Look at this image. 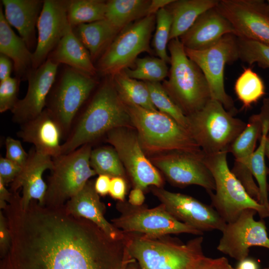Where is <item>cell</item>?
I'll list each match as a JSON object with an SVG mask.
<instances>
[{"label": "cell", "mask_w": 269, "mask_h": 269, "mask_svg": "<svg viewBox=\"0 0 269 269\" xmlns=\"http://www.w3.org/2000/svg\"><path fill=\"white\" fill-rule=\"evenodd\" d=\"M14 196L3 210L11 243L0 269H121L125 240H114L85 218Z\"/></svg>", "instance_id": "1"}, {"label": "cell", "mask_w": 269, "mask_h": 269, "mask_svg": "<svg viewBox=\"0 0 269 269\" xmlns=\"http://www.w3.org/2000/svg\"><path fill=\"white\" fill-rule=\"evenodd\" d=\"M107 77L85 110L75 118L68 136L62 144L61 154L91 144L112 130L133 128L112 78Z\"/></svg>", "instance_id": "2"}, {"label": "cell", "mask_w": 269, "mask_h": 269, "mask_svg": "<svg viewBox=\"0 0 269 269\" xmlns=\"http://www.w3.org/2000/svg\"><path fill=\"white\" fill-rule=\"evenodd\" d=\"M124 233L127 251L139 269H192L205 256L202 236L184 243L170 235L147 237Z\"/></svg>", "instance_id": "3"}, {"label": "cell", "mask_w": 269, "mask_h": 269, "mask_svg": "<svg viewBox=\"0 0 269 269\" xmlns=\"http://www.w3.org/2000/svg\"><path fill=\"white\" fill-rule=\"evenodd\" d=\"M124 104L144 152L155 155L174 151L203 153L188 130L171 117L158 110Z\"/></svg>", "instance_id": "4"}, {"label": "cell", "mask_w": 269, "mask_h": 269, "mask_svg": "<svg viewBox=\"0 0 269 269\" xmlns=\"http://www.w3.org/2000/svg\"><path fill=\"white\" fill-rule=\"evenodd\" d=\"M170 68L163 86L184 114L189 116L211 99L208 82L200 68L186 54L179 38L169 41Z\"/></svg>", "instance_id": "5"}, {"label": "cell", "mask_w": 269, "mask_h": 269, "mask_svg": "<svg viewBox=\"0 0 269 269\" xmlns=\"http://www.w3.org/2000/svg\"><path fill=\"white\" fill-rule=\"evenodd\" d=\"M187 117L188 130L205 154L228 153L247 124L212 99L202 109Z\"/></svg>", "instance_id": "6"}, {"label": "cell", "mask_w": 269, "mask_h": 269, "mask_svg": "<svg viewBox=\"0 0 269 269\" xmlns=\"http://www.w3.org/2000/svg\"><path fill=\"white\" fill-rule=\"evenodd\" d=\"M227 153H204L203 160L210 171L215 185V193H208L211 206L226 223L234 221L246 209L256 210L261 218L269 217L265 207L248 194L230 169Z\"/></svg>", "instance_id": "7"}, {"label": "cell", "mask_w": 269, "mask_h": 269, "mask_svg": "<svg viewBox=\"0 0 269 269\" xmlns=\"http://www.w3.org/2000/svg\"><path fill=\"white\" fill-rule=\"evenodd\" d=\"M91 144L52 158L43 205L61 207L78 193L97 174L90 164Z\"/></svg>", "instance_id": "8"}, {"label": "cell", "mask_w": 269, "mask_h": 269, "mask_svg": "<svg viewBox=\"0 0 269 269\" xmlns=\"http://www.w3.org/2000/svg\"><path fill=\"white\" fill-rule=\"evenodd\" d=\"M116 208L120 215L111 220L112 224L125 233L147 237L171 234H191L201 236L204 233L184 224L173 217L160 203L148 208L144 205L133 206L128 201H118Z\"/></svg>", "instance_id": "9"}, {"label": "cell", "mask_w": 269, "mask_h": 269, "mask_svg": "<svg viewBox=\"0 0 269 269\" xmlns=\"http://www.w3.org/2000/svg\"><path fill=\"white\" fill-rule=\"evenodd\" d=\"M155 23L156 14L148 15L122 30L101 55L97 71L113 76L130 68L140 53H151L150 40Z\"/></svg>", "instance_id": "10"}, {"label": "cell", "mask_w": 269, "mask_h": 269, "mask_svg": "<svg viewBox=\"0 0 269 269\" xmlns=\"http://www.w3.org/2000/svg\"><path fill=\"white\" fill-rule=\"evenodd\" d=\"M185 51L203 73L211 99L219 101L234 115L237 110L232 98L225 91L224 70L227 64L239 59L237 37L233 34H226L208 48L200 50L185 48Z\"/></svg>", "instance_id": "11"}, {"label": "cell", "mask_w": 269, "mask_h": 269, "mask_svg": "<svg viewBox=\"0 0 269 269\" xmlns=\"http://www.w3.org/2000/svg\"><path fill=\"white\" fill-rule=\"evenodd\" d=\"M97 85L93 76L69 67L65 69L46 103L60 125L64 140L68 136L79 111Z\"/></svg>", "instance_id": "12"}, {"label": "cell", "mask_w": 269, "mask_h": 269, "mask_svg": "<svg viewBox=\"0 0 269 269\" xmlns=\"http://www.w3.org/2000/svg\"><path fill=\"white\" fill-rule=\"evenodd\" d=\"M131 128H120L107 134V141L115 149L134 187L143 191L149 186L162 187L164 180L157 168L148 159L137 134Z\"/></svg>", "instance_id": "13"}, {"label": "cell", "mask_w": 269, "mask_h": 269, "mask_svg": "<svg viewBox=\"0 0 269 269\" xmlns=\"http://www.w3.org/2000/svg\"><path fill=\"white\" fill-rule=\"evenodd\" d=\"M216 8L236 36L269 45V10L264 0H220Z\"/></svg>", "instance_id": "14"}, {"label": "cell", "mask_w": 269, "mask_h": 269, "mask_svg": "<svg viewBox=\"0 0 269 269\" xmlns=\"http://www.w3.org/2000/svg\"><path fill=\"white\" fill-rule=\"evenodd\" d=\"M204 153L174 151L155 155L150 160L167 180L179 187L196 185L208 193L215 189L213 177L203 160Z\"/></svg>", "instance_id": "15"}, {"label": "cell", "mask_w": 269, "mask_h": 269, "mask_svg": "<svg viewBox=\"0 0 269 269\" xmlns=\"http://www.w3.org/2000/svg\"><path fill=\"white\" fill-rule=\"evenodd\" d=\"M256 213L253 209H246L234 221L226 223L217 250L239 262L247 258L251 247L269 250L266 226L263 221L255 220Z\"/></svg>", "instance_id": "16"}, {"label": "cell", "mask_w": 269, "mask_h": 269, "mask_svg": "<svg viewBox=\"0 0 269 269\" xmlns=\"http://www.w3.org/2000/svg\"><path fill=\"white\" fill-rule=\"evenodd\" d=\"M151 191L176 219L203 233L222 232L226 224L211 205L191 196L170 192L162 187H153Z\"/></svg>", "instance_id": "17"}, {"label": "cell", "mask_w": 269, "mask_h": 269, "mask_svg": "<svg viewBox=\"0 0 269 269\" xmlns=\"http://www.w3.org/2000/svg\"><path fill=\"white\" fill-rule=\"evenodd\" d=\"M58 64L50 58L28 74V89L25 97L18 100L11 111L14 123L20 125L34 119L44 110L54 83Z\"/></svg>", "instance_id": "18"}, {"label": "cell", "mask_w": 269, "mask_h": 269, "mask_svg": "<svg viewBox=\"0 0 269 269\" xmlns=\"http://www.w3.org/2000/svg\"><path fill=\"white\" fill-rule=\"evenodd\" d=\"M68 0H45L37 22L38 39L32 53V68L36 69L46 60L71 26L67 17Z\"/></svg>", "instance_id": "19"}, {"label": "cell", "mask_w": 269, "mask_h": 269, "mask_svg": "<svg viewBox=\"0 0 269 269\" xmlns=\"http://www.w3.org/2000/svg\"><path fill=\"white\" fill-rule=\"evenodd\" d=\"M262 127L260 114L252 115L246 128L233 142L228 151L235 158L232 172L248 194L259 203L260 191L252 173L250 163L257 140L261 136Z\"/></svg>", "instance_id": "20"}, {"label": "cell", "mask_w": 269, "mask_h": 269, "mask_svg": "<svg viewBox=\"0 0 269 269\" xmlns=\"http://www.w3.org/2000/svg\"><path fill=\"white\" fill-rule=\"evenodd\" d=\"M52 164V157L37 151L34 147L30 150L26 163L10 186V191L13 193L22 188L19 197L22 208H26L32 200L43 204L47 185L42 175L45 170L51 169Z\"/></svg>", "instance_id": "21"}, {"label": "cell", "mask_w": 269, "mask_h": 269, "mask_svg": "<svg viewBox=\"0 0 269 269\" xmlns=\"http://www.w3.org/2000/svg\"><path fill=\"white\" fill-rule=\"evenodd\" d=\"M17 135L23 141L33 144L36 150L42 154L52 158L61 154L63 131L47 108L34 119L20 125Z\"/></svg>", "instance_id": "22"}, {"label": "cell", "mask_w": 269, "mask_h": 269, "mask_svg": "<svg viewBox=\"0 0 269 269\" xmlns=\"http://www.w3.org/2000/svg\"><path fill=\"white\" fill-rule=\"evenodd\" d=\"M228 34L236 36L230 22L215 7L202 13L179 39L185 48L200 50L211 47Z\"/></svg>", "instance_id": "23"}, {"label": "cell", "mask_w": 269, "mask_h": 269, "mask_svg": "<svg viewBox=\"0 0 269 269\" xmlns=\"http://www.w3.org/2000/svg\"><path fill=\"white\" fill-rule=\"evenodd\" d=\"M69 213L91 221L109 238L119 241L125 239V233L105 217L106 207L94 187V181L89 180L84 187L64 205Z\"/></svg>", "instance_id": "24"}, {"label": "cell", "mask_w": 269, "mask_h": 269, "mask_svg": "<svg viewBox=\"0 0 269 269\" xmlns=\"http://www.w3.org/2000/svg\"><path fill=\"white\" fill-rule=\"evenodd\" d=\"M4 16L15 27L29 49L35 42V27L42 8L39 0H2Z\"/></svg>", "instance_id": "25"}, {"label": "cell", "mask_w": 269, "mask_h": 269, "mask_svg": "<svg viewBox=\"0 0 269 269\" xmlns=\"http://www.w3.org/2000/svg\"><path fill=\"white\" fill-rule=\"evenodd\" d=\"M0 52L10 58L17 78H27L32 68V53L24 40L12 30L0 8Z\"/></svg>", "instance_id": "26"}, {"label": "cell", "mask_w": 269, "mask_h": 269, "mask_svg": "<svg viewBox=\"0 0 269 269\" xmlns=\"http://www.w3.org/2000/svg\"><path fill=\"white\" fill-rule=\"evenodd\" d=\"M56 63H63L93 76L97 70L90 54L75 34L70 26L49 58Z\"/></svg>", "instance_id": "27"}, {"label": "cell", "mask_w": 269, "mask_h": 269, "mask_svg": "<svg viewBox=\"0 0 269 269\" xmlns=\"http://www.w3.org/2000/svg\"><path fill=\"white\" fill-rule=\"evenodd\" d=\"M218 0H174L166 8L172 16L169 41L179 38L204 12L216 6Z\"/></svg>", "instance_id": "28"}, {"label": "cell", "mask_w": 269, "mask_h": 269, "mask_svg": "<svg viewBox=\"0 0 269 269\" xmlns=\"http://www.w3.org/2000/svg\"><path fill=\"white\" fill-rule=\"evenodd\" d=\"M120 31L104 19L76 26L74 33L93 61L103 54Z\"/></svg>", "instance_id": "29"}, {"label": "cell", "mask_w": 269, "mask_h": 269, "mask_svg": "<svg viewBox=\"0 0 269 269\" xmlns=\"http://www.w3.org/2000/svg\"><path fill=\"white\" fill-rule=\"evenodd\" d=\"M150 0H110L107 1L105 19L120 31L147 16Z\"/></svg>", "instance_id": "30"}, {"label": "cell", "mask_w": 269, "mask_h": 269, "mask_svg": "<svg viewBox=\"0 0 269 269\" xmlns=\"http://www.w3.org/2000/svg\"><path fill=\"white\" fill-rule=\"evenodd\" d=\"M110 76H111L118 94L123 103L150 110H157L151 101L145 82L130 78L123 71Z\"/></svg>", "instance_id": "31"}, {"label": "cell", "mask_w": 269, "mask_h": 269, "mask_svg": "<svg viewBox=\"0 0 269 269\" xmlns=\"http://www.w3.org/2000/svg\"><path fill=\"white\" fill-rule=\"evenodd\" d=\"M262 121V131L259 146L255 149L251 158L250 168L258 186L260 203L264 206L269 213V188L267 182V168L266 165V144L269 133V116L260 115Z\"/></svg>", "instance_id": "32"}, {"label": "cell", "mask_w": 269, "mask_h": 269, "mask_svg": "<svg viewBox=\"0 0 269 269\" xmlns=\"http://www.w3.org/2000/svg\"><path fill=\"white\" fill-rule=\"evenodd\" d=\"M107 1L102 0H68L67 17L73 28L81 24L104 19Z\"/></svg>", "instance_id": "33"}, {"label": "cell", "mask_w": 269, "mask_h": 269, "mask_svg": "<svg viewBox=\"0 0 269 269\" xmlns=\"http://www.w3.org/2000/svg\"><path fill=\"white\" fill-rule=\"evenodd\" d=\"M234 90L243 108L248 109L265 94L264 83L251 67L245 68L236 80Z\"/></svg>", "instance_id": "34"}, {"label": "cell", "mask_w": 269, "mask_h": 269, "mask_svg": "<svg viewBox=\"0 0 269 269\" xmlns=\"http://www.w3.org/2000/svg\"><path fill=\"white\" fill-rule=\"evenodd\" d=\"M90 164L97 174L126 179L125 167L113 147L102 146L92 149Z\"/></svg>", "instance_id": "35"}, {"label": "cell", "mask_w": 269, "mask_h": 269, "mask_svg": "<svg viewBox=\"0 0 269 269\" xmlns=\"http://www.w3.org/2000/svg\"><path fill=\"white\" fill-rule=\"evenodd\" d=\"M134 63V68L123 70L130 78L143 82H160L168 76L167 63L159 58H137Z\"/></svg>", "instance_id": "36"}, {"label": "cell", "mask_w": 269, "mask_h": 269, "mask_svg": "<svg viewBox=\"0 0 269 269\" xmlns=\"http://www.w3.org/2000/svg\"><path fill=\"white\" fill-rule=\"evenodd\" d=\"M151 101L158 111L173 118L188 130V120L181 109L174 102L160 82H145Z\"/></svg>", "instance_id": "37"}, {"label": "cell", "mask_w": 269, "mask_h": 269, "mask_svg": "<svg viewBox=\"0 0 269 269\" xmlns=\"http://www.w3.org/2000/svg\"><path fill=\"white\" fill-rule=\"evenodd\" d=\"M172 25V16L165 7L156 13L155 29L152 44L158 58L167 63H170V58L167 52L168 43Z\"/></svg>", "instance_id": "38"}, {"label": "cell", "mask_w": 269, "mask_h": 269, "mask_svg": "<svg viewBox=\"0 0 269 269\" xmlns=\"http://www.w3.org/2000/svg\"><path fill=\"white\" fill-rule=\"evenodd\" d=\"M237 45L239 59L250 65L257 63L262 68H269V44L237 37Z\"/></svg>", "instance_id": "39"}, {"label": "cell", "mask_w": 269, "mask_h": 269, "mask_svg": "<svg viewBox=\"0 0 269 269\" xmlns=\"http://www.w3.org/2000/svg\"><path fill=\"white\" fill-rule=\"evenodd\" d=\"M20 79L9 77L0 82V112L11 111L18 101L17 98Z\"/></svg>", "instance_id": "40"}, {"label": "cell", "mask_w": 269, "mask_h": 269, "mask_svg": "<svg viewBox=\"0 0 269 269\" xmlns=\"http://www.w3.org/2000/svg\"><path fill=\"white\" fill-rule=\"evenodd\" d=\"M5 157L22 167L28 159V153L24 150L21 141L8 136L5 139Z\"/></svg>", "instance_id": "41"}, {"label": "cell", "mask_w": 269, "mask_h": 269, "mask_svg": "<svg viewBox=\"0 0 269 269\" xmlns=\"http://www.w3.org/2000/svg\"><path fill=\"white\" fill-rule=\"evenodd\" d=\"M22 167L6 157L0 158V180L5 185L11 183L20 172Z\"/></svg>", "instance_id": "42"}, {"label": "cell", "mask_w": 269, "mask_h": 269, "mask_svg": "<svg viewBox=\"0 0 269 269\" xmlns=\"http://www.w3.org/2000/svg\"><path fill=\"white\" fill-rule=\"evenodd\" d=\"M192 269H234L225 257L217 258L204 256L200 259Z\"/></svg>", "instance_id": "43"}, {"label": "cell", "mask_w": 269, "mask_h": 269, "mask_svg": "<svg viewBox=\"0 0 269 269\" xmlns=\"http://www.w3.org/2000/svg\"><path fill=\"white\" fill-rule=\"evenodd\" d=\"M11 236L6 218L2 211H0V253L3 257L8 251Z\"/></svg>", "instance_id": "44"}, {"label": "cell", "mask_w": 269, "mask_h": 269, "mask_svg": "<svg viewBox=\"0 0 269 269\" xmlns=\"http://www.w3.org/2000/svg\"><path fill=\"white\" fill-rule=\"evenodd\" d=\"M127 191L126 179L119 176L111 178L109 194L113 198L118 201H124Z\"/></svg>", "instance_id": "45"}, {"label": "cell", "mask_w": 269, "mask_h": 269, "mask_svg": "<svg viewBox=\"0 0 269 269\" xmlns=\"http://www.w3.org/2000/svg\"><path fill=\"white\" fill-rule=\"evenodd\" d=\"M111 178L105 175H99L94 181V187L96 192L101 196H106L109 193Z\"/></svg>", "instance_id": "46"}, {"label": "cell", "mask_w": 269, "mask_h": 269, "mask_svg": "<svg viewBox=\"0 0 269 269\" xmlns=\"http://www.w3.org/2000/svg\"><path fill=\"white\" fill-rule=\"evenodd\" d=\"M12 69L11 59L4 55L0 56V82L9 78Z\"/></svg>", "instance_id": "47"}, {"label": "cell", "mask_w": 269, "mask_h": 269, "mask_svg": "<svg viewBox=\"0 0 269 269\" xmlns=\"http://www.w3.org/2000/svg\"><path fill=\"white\" fill-rule=\"evenodd\" d=\"M145 200L143 190L138 187H134L129 195L128 202L133 206H142Z\"/></svg>", "instance_id": "48"}, {"label": "cell", "mask_w": 269, "mask_h": 269, "mask_svg": "<svg viewBox=\"0 0 269 269\" xmlns=\"http://www.w3.org/2000/svg\"><path fill=\"white\" fill-rule=\"evenodd\" d=\"M174 0H151L149 5L147 16L156 14L160 9L166 7Z\"/></svg>", "instance_id": "49"}, {"label": "cell", "mask_w": 269, "mask_h": 269, "mask_svg": "<svg viewBox=\"0 0 269 269\" xmlns=\"http://www.w3.org/2000/svg\"><path fill=\"white\" fill-rule=\"evenodd\" d=\"M6 185L0 180V208L3 210L10 201L13 193L6 188Z\"/></svg>", "instance_id": "50"}, {"label": "cell", "mask_w": 269, "mask_h": 269, "mask_svg": "<svg viewBox=\"0 0 269 269\" xmlns=\"http://www.w3.org/2000/svg\"><path fill=\"white\" fill-rule=\"evenodd\" d=\"M257 263L253 259L246 258L240 262L239 269H258Z\"/></svg>", "instance_id": "51"}, {"label": "cell", "mask_w": 269, "mask_h": 269, "mask_svg": "<svg viewBox=\"0 0 269 269\" xmlns=\"http://www.w3.org/2000/svg\"><path fill=\"white\" fill-rule=\"evenodd\" d=\"M134 260L129 255L128 251H127V255L126 256V257L125 258V260L124 261V262L122 265V267L121 269H126L128 265L131 262H132Z\"/></svg>", "instance_id": "52"}, {"label": "cell", "mask_w": 269, "mask_h": 269, "mask_svg": "<svg viewBox=\"0 0 269 269\" xmlns=\"http://www.w3.org/2000/svg\"><path fill=\"white\" fill-rule=\"evenodd\" d=\"M266 155L269 159V140L268 138L266 144Z\"/></svg>", "instance_id": "53"}, {"label": "cell", "mask_w": 269, "mask_h": 269, "mask_svg": "<svg viewBox=\"0 0 269 269\" xmlns=\"http://www.w3.org/2000/svg\"><path fill=\"white\" fill-rule=\"evenodd\" d=\"M133 261H134V260H133ZM130 263H129V264L128 265V266H127L126 269H136V268L133 265H131V266H130Z\"/></svg>", "instance_id": "54"}, {"label": "cell", "mask_w": 269, "mask_h": 269, "mask_svg": "<svg viewBox=\"0 0 269 269\" xmlns=\"http://www.w3.org/2000/svg\"><path fill=\"white\" fill-rule=\"evenodd\" d=\"M266 1H267L268 7V8H269V0H268Z\"/></svg>", "instance_id": "55"}, {"label": "cell", "mask_w": 269, "mask_h": 269, "mask_svg": "<svg viewBox=\"0 0 269 269\" xmlns=\"http://www.w3.org/2000/svg\"><path fill=\"white\" fill-rule=\"evenodd\" d=\"M267 138L269 140V133L268 134Z\"/></svg>", "instance_id": "56"}, {"label": "cell", "mask_w": 269, "mask_h": 269, "mask_svg": "<svg viewBox=\"0 0 269 269\" xmlns=\"http://www.w3.org/2000/svg\"><path fill=\"white\" fill-rule=\"evenodd\" d=\"M263 269H269V267L267 268H264Z\"/></svg>", "instance_id": "57"}, {"label": "cell", "mask_w": 269, "mask_h": 269, "mask_svg": "<svg viewBox=\"0 0 269 269\" xmlns=\"http://www.w3.org/2000/svg\"><path fill=\"white\" fill-rule=\"evenodd\" d=\"M268 194H269V193H268Z\"/></svg>", "instance_id": "58"}, {"label": "cell", "mask_w": 269, "mask_h": 269, "mask_svg": "<svg viewBox=\"0 0 269 269\" xmlns=\"http://www.w3.org/2000/svg\"></svg>", "instance_id": "59"}]
</instances>
